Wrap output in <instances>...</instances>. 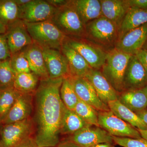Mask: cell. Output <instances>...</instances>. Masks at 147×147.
I'll list each match as a JSON object with an SVG mask.
<instances>
[{"instance_id": "obj_1", "label": "cell", "mask_w": 147, "mask_h": 147, "mask_svg": "<svg viewBox=\"0 0 147 147\" xmlns=\"http://www.w3.org/2000/svg\"><path fill=\"white\" fill-rule=\"evenodd\" d=\"M63 78L40 80L34 92L35 142L37 147L57 146L66 108L61 100Z\"/></svg>"}, {"instance_id": "obj_2", "label": "cell", "mask_w": 147, "mask_h": 147, "mask_svg": "<svg viewBox=\"0 0 147 147\" xmlns=\"http://www.w3.org/2000/svg\"><path fill=\"white\" fill-rule=\"evenodd\" d=\"M51 21L67 37L83 38L86 37V25L74 7L72 1L57 8Z\"/></svg>"}, {"instance_id": "obj_3", "label": "cell", "mask_w": 147, "mask_h": 147, "mask_svg": "<svg viewBox=\"0 0 147 147\" xmlns=\"http://www.w3.org/2000/svg\"><path fill=\"white\" fill-rule=\"evenodd\" d=\"M133 55L115 48L107 53L102 73L119 94L125 90L124 78L129 62Z\"/></svg>"}, {"instance_id": "obj_4", "label": "cell", "mask_w": 147, "mask_h": 147, "mask_svg": "<svg viewBox=\"0 0 147 147\" xmlns=\"http://www.w3.org/2000/svg\"><path fill=\"white\" fill-rule=\"evenodd\" d=\"M25 24L33 42L41 48L61 51L66 36L51 20L39 23Z\"/></svg>"}, {"instance_id": "obj_5", "label": "cell", "mask_w": 147, "mask_h": 147, "mask_svg": "<svg viewBox=\"0 0 147 147\" xmlns=\"http://www.w3.org/2000/svg\"><path fill=\"white\" fill-rule=\"evenodd\" d=\"M86 37L101 45H108L115 42L119 34V27L103 16L86 24Z\"/></svg>"}, {"instance_id": "obj_6", "label": "cell", "mask_w": 147, "mask_h": 147, "mask_svg": "<svg viewBox=\"0 0 147 147\" xmlns=\"http://www.w3.org/2000/svg\"><path fill=\"white\" fill-rule=\"evenodd\" d=\"M32 120H25L2 125L0 128V147H13L31 137L33 130Z\"/></svg>"}, {"instance_id": "obj_7", "label": "cell", "mask_w": 147, "mask_h": 147, "mask_svg": "<svg viewBox=\"0 0 147 147\" xmlns=\"http://www.w3.org/2000/svg\"><path fill=\"white\" fill-rule=\"evenodd\" d=\"M98 124L112 136L139 138L142 137L138 129L118 117L112 111L98 112Z\"/></svg>"}, {"instance_id": "obj_8", "label": "cell", "mask_w": 147, "mask_h": 147, "mask_svg": "<svg viewBox=\"0 0 147 147\" xmlns=\"http://www.w3.org/2000/svg\"><path fill=\"white\" fill-rule=\"evenodd\" d=\"M19 19L26 23H36L51 20L57 8L45 0H31L19 7Z\"/></svg>"}, {"instance_id": "obj_9", "label": "cell", "mask_w": 147, "mask_h": 147, "mask_svg": "<svg viewBox=\"0 0 147 147\" xmlns=\"http://www.w3.org/2000/svg\"><path fill=\"white\" fill-rule=\"evenodd\" d=\"M65 41L82 55L91 68L99 70L105 64L107 53L100 47L87 42L83 38L66 37Z\"/></svg>"}, {"instance_id": "obj_10", "label": "cell", "mask_w": 147, "mask_h": 147, "mask_svg": "<svg viewBox=\"0 0 147 147\" xmlns=\"http://www.w3.org/2000/svg\"><path fill=\"white\" fill-rule=\"evenodd\" d=\"M67 141L80 147H91L100 143L113 144L112 136L100 127L89 125L70 135Z\"/></svg>"}, {"instance_id": "obj_11", "label": "cell", "mask_w": 147, "mask_h": 147, "mask_svg": "<svg viewBox=\"0 0 147 147\" xmlns=\"http://www.w3.org/2000/svg\"><path fill=\"white\" fill-rule=\"evenodd\" d=\"M71 76L74 90L79 100L90 105L98 112L110 111L108 105L102 102L86 78Z\"/></svg>"}, {"instance_id": "obj_12", "label": "cell", "mask_w": 147, "mask_h": 147, "mask_svg": "<svg viewBox=\"0 0 147 147\" xmlns=\"http://www.w3.org/2000/svg\"><path fill=\"white\" fill-rule=\"evenodd\" d=\"M4 35L11 55L33 43L26 25L20 19L7 26Z\"/></svg>"}, {"instance_id": "obj_13", "label": "cell", "mask_w": 147, "mask_h": 147, "mask_svg": "<svg viewBox=\"0 0 147 147\" xmlns=\"http://www.w3.org/2000/svg\"><path fill=\"white\" fill-rule=\"evenodd\" d=\"M42 49L49 78L58 79L71 75L68 61L61 51L50 48Z\"/></svg>"}, {"instance_id": "obj_14", "label": "cell", "mask_w": 147, "mask_h": 147, "mask_svg": "<svg viewBox=\"0 0 147 147\" xmlns=\"http://www.w3.org/2000/svg\"><path fill=\"white\" fill-rule=\"evenodd\" d=\"M147 40V23L133 29L119 38L116 44V49L135 55L142 50Z\"/></svg>"}, {"instance_id": "obj_15", "label": "cell", "mask_w": 147, "mask_h": 147, "mask_svg": "<svg viewBox=\"0 0 147 147\" xmlns=\"http://www.w3.org/2000/svg\"><path fill=\"white\" fill-rule=\"evenodd\" d=\"M85 78L91 84L98 95L105 104L108 105L110 101L118 99L119 94L99 70L92 69Z\"/></svg>"}, {"instance_id": "obj_16", "label": "cell", "mask_w": 147, "mask_h": 147, "mask_svg": "<svg viewBox=\"0 0 147 147\" xmlns=\"http://www.w3.org/2000/svg\"><path fill=\"white\" fill-rule=\"evenodd\" d=\"M33 94L20 93L0 125L21 121L30 118L32 110Z\"/></svg>"}, {"instance_id": "obj_17", "label": "cell", "mask_w": 147, "mask_h": 147, "mask_svg": "<svg viewBox=\"0 0 147 147\" xmlns=\"http://www.w3.org/2000/svg\"><path fill=\"white\" fill-rule=\"evenodd\" d=\"M125 90L142 89L147 86V73L135 55L129 62L124 78Z\"/></svg>"}, {"instance_id": "obj_18", "label": "cell", "mask_w": 147, "mask_h": 147, "mask_svg": "<svg viewBox=\"0 0 147 147\" xmlns=\"http://www.w3.org/2000/svg\"><path fill=\"white\" fill-rule=\"evenodd\" d=\"M61 51L68 61L71 76L85 77L92 69L82 55L68 45L65 40Z\"/></svg>"}, {"instance_id": "obj_19", "label": "cell", "mask_w": 147, "mask_h": 147, "mask_svg": "<svg viewBox=\"0 0 147 147\" xmlns=\"http://www.w3.org/2000/svg\"><path fill=\"white\" fill-rule=\"evenodd\" d=\"M102 15L119 27L130 8L127 0H101Z\"/></svg>"}, {"instance_id": "obj_20", "label": "cell", "mask_w": 147, "mask_h": 147, "mask_svg": "<svg viewBox=\"0 0 147 147\" xmlns=\"http://www.w3.org/2000/svg\"><path fill=\"white\" fill-rule=\"evenodd\" d=\"M24 50L32 72L38 76L40 80L49 78L45 67L42 48L33 42Z\"/></svg>"}, {"instance_id": "obj_21", "label": "cell", "mask_w": 147, "mask_h": 147, "mask_svg": "<svg viewBox=\"0 0 147 147\" xmlns=\"http://www.w3.org/2000/svg\"><path fill=\"white\" fill-rule=\"evenodd\" d=\"M118 100L135 113L147 110V94L143 89L125 90Z\"/></svg>"}, {"instance_id": "obj_22", "label": "cell", "mask_w": 147, "mask_h": 147, "mask_svg": "<svg viewBox=\"0 0 147 147\" xmlns=\"http://www.w3.org/2000/svg\"><path fill=\"white\" fill-rule=\"evenodd\" d=\"M72 2L85 25L102 16L100 1L74 0Z\"/></svg>"}, {"instance_id": "obj_23", "label": "cell", "mask_w": 147, "mask_h": 147, "mask_svg": "<svg viewBox=\"0 0 147 147\" xmlns=\"http://www.w3.org/2000/svg\"><path fill=\"white\" fill-rule=\"evenodd\" d=\"M146 23L147 9L130 7L119 27V38L127 32Z\"/></svg>"}, {"instance_id": "obj_24", "label": "cell", "mask_w": 147, "mask_h": 147, "mask_svg": "<svg viewBox=\"0 0 147 147\" xmlns=\"http://www.w3.org/2000/svg\"><path fill=\"white\" fill-rule=\"evenodd\" d=\"M110 110L117 117L139 129H147V125L136 113L125 106L118 100L108 102Z\"/></svg>"}, {"instance_id": "obj_25", "label": "cell", "mask_w": 147, "mask_h": 147, "mask_svg": "<svg viewBox=\"0 0 147 147\" xmlns=\"http://www.w3.org/2000/svg\"><path fill=\"white\" fill-rule=\"evenodd\" d=\"M74 110L66 109L60 129V134L72 135L89 125Z\"/></svg>"}, {"instance_id": "obj_26", "label": "cell", "mask_w": 147, "mask_h": 147, "mask_svg": "<svg viewBox=\"0 0 147 147\" xmlns=\"http://www.w3.org/2000/svg\"><path fill=\"white\" fill-rule=\"evenodd\" d=\"M40 79L33 72L16 74L13 87L16 91L25 94H34L38 86Z\"/></svg>"}, {"instance_id": "obj_27", "label": "cell", "mask_w": 147, "mask_h": 147, "mask_svg": "<svg viewBox=\"0 0 147 147\" xmlns=\"http://www.w3.org/2000/svg\"><path fill=\"white\" fill-rule=\"evenodd\" d=\"M19 20V7L13 0H0V22L7 27Z\"/></svg>"}, {"instance_id": "obj_28", "label": "cell", "mask_w": 147, "mask_h": 147, "mask_svg": "<svg viewBox=\"0 0 147 147\" xmlns=\"http://www.w3.org/2000/svg\"><path fill=\"white\" fill-rule=\"evenodd\" d=\"M60 96L66 108L74 110L79 99L74 90L71 75L63 77L61 87Z\"/></svg>"}, {"instance_id": "obj_29", "label": "cell", "mask_w": 147, "mask_h": 147, "mask_svg": "<svg viewBox=\"0 0 147 147\" xmlns=\"http://www.w3.org/2000/svg\"><path fill=\"white\" fill-rule=\"evenodd\" d=\"M20 92L12 88L0 90V124L16 101Z\"/></svg>"}, {"instance_id": "obj_30", "label": "cell", "mask_w": 147, "mask_h": 147, "mask_svg": "<svg viewBox=\"0 0 147 147\" xmlns=\"http://www.w3.org/2000/svg\"><path fill=\"white\" fill-rule=\"evenodd\" d=\"M74 111L90 125L99 126L98 112L91 106L79 100Z\"/></svg>"}, {"instance_id": "obj_31", "label": "cell", "mask_w": 147, "mask_h": 147, "mask_svg": "<svg viewBox=\"0 0 147 147\" xmlns=\"http://www.w3.org/2000/svg\"><path fill=\"white\" fill-rule=\"evenodd\" d=\"M10 59L0 62V90L13 87L17 74L11 67Z\"/></svg>"}, {"instance_id": "obj_32", "label": "cell", "mask_w": 147, "mask_h": 147, "mask_svg": "<svg viewBox=\"0 0 147 147\" xmlns=\"http://www.w3.org/2000/svg\"><path fill=\"white\" fill-rule=\"evenodd\" d=\"M10 61L11 67L16 74L32 72L24 49L11 55Z\"/></svg>"}, {"instance_id": "obj_33", "label": "cell", "mask_w": 147, "mask_h": 147, "mask_svg": "<svg viewBox=\"0 0 147 147\" xmlns=\"http://www.w3.org/2000/svg\"><path fill=\"white\" fill-rule=\"evenodd\" d=\"M112 138L114 143L121 146L147 147V141L142 137L139 138H132L112 136Z\"/></svg>"}, {"instance_id": "obj_34", "label": "cell", "mask_w": 147, "mask_h": 147, "mask_svg": "<svg viewBox=\"0 0 147 147\" xmlns=\"http://www.w3.org/2000/svg\"><path fill=\"white\" fill-rule=\"evenodd\" d=\"M11 54L9 51L5 36L0 34V62L10 59Z\"/></svg>"}, {"instance_id": "obj_35", "label": "cell", "mask_w": 147, "mask_h": 147, "mask_svg": "<svg viewBox=\"0 0 147 147\" xmlns=\"http://www.w3.org/2000/svg\"><path fill=\"white\" fill-rule=\"evenodd\" d=\"M130 7L147 9V0H127Z\"/></svg>"}, {"instance_id": "obj_36", "label": "cell", "mask_w": 147, "mask_h": 147, "mask_svg": "<svg viewBox=\"0 0 147 147\" xmlns=\"http://www.w3.org/2000/svg\"><path fill=\"white\" fill-rule=\"evenodd\" d=\"M135 55L144 67L147 73V50L142 49Z\"/></svg>"}, {"instance_id": "obj_37", "label": "cell", "mask_w": 147, "mask_h": 147, "mask_svg": "<svg viewBox=\"0 0 147 147\" xmlns=\"http://www.w3.org/2000/svg\"><path fill=\"white\" fill-rule=\"evenodd\" d=\"M13 147H37L35 142L34 138L28 137Z\"/></svg>"}, {"instance_id": "obj_38", "label": "cell", "mask_w": 147, "mask_h": 147, "mask_svg": "<svg viewBox=\"0 0 147 147\" xmlns=\"http://www.w3.org/2000/svg\"><path fill=\"white\" fill-rule=\"evenodd\" d=\"M48 3L56 8H59L66 4L69 1L65 0H46Z\"/></svg>"}, {"instance_id": "obj_39", "label": "cell", "mask_w": 147, "mask_h": 147, "mask_svg": "<svg viewBox=\"0 0 147 147\" xmlns=\"http://www.w3.org/2000/svg\"><path fill=\"white\" fill-rule=\"evenodd\" d=\"M136 114L147 125V110L136 113Z\"/></svg>"}, {"instance_id": "obj_40", "label": "cell", "mask_w": 147, "mask_h": 147, "mask_svg": "<svg viewBox=\"0 0 147 147\" xmlns=\"http://www.w3.org/2000/svg\"><path fill=\"white\" fill-rule=\"evenodd\" d=\"M59 147H80L69 141H66L61 143L58 145Z\"/></svg>"}, {"instance_id": "obj_41", "label": "cell", "mask_w": 147, "mask_h": 147, "mask_svg": "<svg viewBox=\"0 0 147 147\" xmlns=\"http://www.w3.org/2000/svg\"><path fill=\"white\" fill-rule=\"evenodd\" d=\"M91 147H115L113 144L110 143H100Z\"/></svg>"}, {"instance_id": "obj_42", "label": "cell", "mask_w": 147, "mask_h": 147, "mask_svg": "<svg viewBox=\"0 0 147 147\" xmlns=\"http://www.w3.org/2000/svg\"><path fill=\"white\" fill-rule=\"evenodd\" d=\"M18 7L25 5L30 1L31 0H13Z\"/></svg>"}, {"instance_id": "obj_43", "label": "cell", "mask_w": 147, "mask_h": 147, "mask_svg": "<svg viewBox=\"0 0 147 147\" xmlns=\"http://www.w3.org/2000/svg\"><path fill=\"white\" fill-rule=\"evenodd\" d=\"M138 130L141 134V137L147 141V129H138Z\"/></svg>"}, {"instance_id": "obj_44", "label": "cell", "mask_w": 147, "mask_h": 147, "mask_svg": "<svg viewBox=\"0 0 147 147\" xmlns=\"http://www.w3.org/2000/svg\"><path fill=\"white\" fill-rule=\"evenodd\" d=\"M7 30V27L0 22V34H5Z\"/></svg>"}, {"instance_id": "obj_45", "label": "cell", "mask_w": 147, "mask_h": 147, "mask_svg": "<svg viewBox=\"0 0 147 147\" xmlns=\"http://www.w3.org/2000/svg\"><path fill=\"white\" fill-rule=\"evenodd\" d=\"M142 49H144V50H147V40L146 41V42H145L144 45Z\"/></svg>"}, {"instance_id": "obj_46", "label": "cell", "mask_w": 147, "mask_h": 147, "mask_svg": "<svg viewBox=\"0 0 147 147\" xmlns=\"http://www.w3.org/2000/svg\"><path fill=\"white\" fill-rule=\"evenodd\" d=\"M143 89L145 91V92H146V94H147V86H146V87H145Z\"/></svg>"}, {"instance_id": "obj_47", "label": "cell", "mask_w": 147, "mask_h": 147, "mask_svg": "<svg viewBox=\"0 0 147 147\" xmlns=\"http://www.w3.org/2000/svg\"><path fill=\"white\" fill-rule=\"evenodd\" d=\"M59 147V146H57H57H55V147Z\"/></svg>"}]
</instances>
